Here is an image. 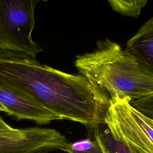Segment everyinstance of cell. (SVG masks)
<instances>
[{
  "label": "cell",
  "instance_id": "obj_1",
  "mask_svg": "<svg viewBox=\"0 0 153 153\" xmlns=\"http://www.w3.org/2000/svg\"><path fill=\"white\" fill-rule=\"evenodd\" d=\"M0 78L23 90L59 120L92 131L104 123L110 97L86 76L41 63L24 54L0 51Z\"/></svg>",
  "mask_w": 153,
  "mask_h": 153
},
{
  "label": "cell",
  "instance_id": "obj_2",
  "mask_svg": "<svg viewBox=\"0 0 153 153\" xmlns=\"http://www.w3.org/2000/svg\"><path fill=\"white\" fill-rule=\"evenodd\" d=\"M74 64L110 98L132 100L153 92V74L133 54L109 39L99 41L92 51L76 56Z\"/></svg>",
  "mask_w": 153,
  "mask_h": 153
},
{
  "label": "cell",
  "instance_id": "obj_3",
  "mask_svg": "<svg viewBox=\"0 0 153 153\" xmlns=\"http://www.w3.org/2000/svg\"><path fill=\"white\" fill-rule=\"evenodd\" d=\"M39 0H0V51L34 59L43 51L32 36Z\"/></svg>",
  "mask_w": 153,
  "mask_h": 153
},
{
  "label": "cell",
  "instance_id": "obj_4",
  "mask_svg": "<svg viewBox=\"0 0 153 153\" xmlns=\"http://www.w3.org/2000/svg\"><path fill=\"white\" fill-rule=\"evenodd\" d=\"M129 101L128 98H111L104 123L114 137L137 153H153V128L149 118Z\"/></svg>",
  "mask_w": 153,
  "mask_h": 153
},
{
  "label": "cell",
  "instance_id": "obj_5",
  "mask_svg": "<svg viewBox=\"0 0 153 153\" xmlns=\"http://www.w3.org/2000/svg\"><path fill=\"white\" fill-rule=\"evenodd\" d=\"M68 140L55 129L31 127L0 131V153L47 152L60 149Z\"/></svg>",
  "mask_w": 153,
  "mask_h": 153
},
{
  "label": "cell",
  "instance_id": "obj_6",
  "mask_svg": "<svg viewBox=\"0 0 153 153\" xmlns=\"http://www.w3.org/2000/svg\"><path fill=\"white\" fill-rule=\"evenodd\" d=\"M0 103L6 113L17 120H27L39 125L59 118L44 107L30 94L0 78Z\"/></svg>",
  "mask_w": 153,
  "mask_h": 153
},
{
  "label": "cell",
  "instance_id": "obj_7",
  "mask_svg": "<svg viewBox=\"0 0 153 153\" xmlns=\"http://www.w3.org/2000/svg\"><path fill=\"white\" fill-rule=\"evenodd\" d=\"M126 49L133 54L153 74V17L145 22L127 41Z\"/></svg>",
  "mask_w": 153,
  "mask_h": 153
},
{
  "label": "cell",
  "instance_id": "obj_8",
  "mask_svg": "<svg viewBox=\"0 0 153 153\" xmlns=\"http://www.w3.org/2000/svg\"><path fill=\"white\" fill-rule=\"evenodd\" d=\"M104 123L99 124L91 132L105 153H137L121 140L114 137Z\"/></svg>",
  "mask_w": 153,
  "mask_h": 153
},
{
  "label": "cell",
  "instance_id": "obj_9",
  "mask_svg": "<svg viewBox=\"0 0 153 153\" xmlns=\"http://www.w3.org/2000/svg\"><path fill=\"white\" fill-rule=\"evenodd\" d=\"M115 11L128 17H137L148 2L147 0H108Z\"/></svg>",
  "mask_w": 153,
  "mask_h": 153
},
{
  "label": "cell",
  "instance_id": "obj_10",
  "mask_svg": "<svg viewBox=\"0 0 153 153\" xmlns=\"http://www.w3.org/2000/svg\"><path fill=\"white\" fill-rule=\"evenodd\" d=\"M60 150L68 153H105L100 144L94 138H87L74 142H67Z\"/></svg>",
  "mask_w": 153,
  "mask_h": 153
},
{
  "label": "cell",
  "instance_id": "obj_11",
  "mask_svg": "<svg viewBox=\"0 0 153 153\" xmlns=\"http://www.w3.org/2000/svg\"><path fill=\"white\" fill-rule=\"evenodd\" d=\"M130 105L145 116L153 118V92L139 99L130 100Z\"/></svg>",
  "mask_w": 153,
  "mask_h": 153
},
{
  "label": "cell",
  "instance_id": "obj_12",
  "mask_svg": "<svg viewBox=\"0 0 153 153\" xmlns=\"http://www.w3.org/2000/svg\"><path fill=\"white\" fill-rule=\"evenodd\" d=\"M14 128L7 124L0 116V131H9L13 130Z\"/></svg>",
  "mask_w": 153,
  "mask_h": 153
},
{
  "label": "cell",
  "instance_id": "obj_13",
  "mask_svg": "<svg viewBox=\"0 0 153 153\" xmlns=\"http://www.w3.org/2000/svg\"><path fill=\"white\" fill-rule=\"evenodd\" d=\"M0 112H6V109L4 107V106L1 103H0Z\"/></svg>",
  "mask_w": 153,
  "mask_h": 153
},
{
  "label": "cell",
  "instance_id": "obj_14",
  "mask_svg": "<svg viewBox=\"0 0 153 153\" xmlns=\"http://www.w3.org/2000/svg\"><path fill=\"white\" fill-rule=\"evenodd\" d=\"M149 118V122L151 126L152 127V128H153V118H152V119L149 118Z\"/></svg>",
  "mask_w": 153,
  "mask_h": 153
},
{
  "label": "cell",
  "instance_id": "obj_15",
  "mask_svg": "<svg viewBox=\"0 0 153 153\" xmlns=\"http://www.w3.org/2000/svg\"><path fill=\"white\" fill-rule=\"evenodd\" d=\"M36 153H45V152H36Z\"/></svg>",
  "mask_w": 153,
  "mask_h": 153
}]
</instances>
